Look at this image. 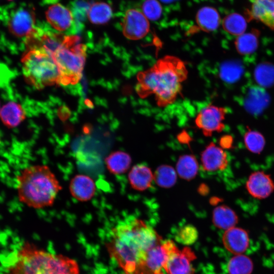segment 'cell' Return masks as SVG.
<instances>
[{"label": "cell", "instance_id": "cell-1", "mask_svg": "<svg viewBox=\"0 0 274 274\" xmlns=\"http://www.w3.org/2000/svg\"><path fill=\"white\" fill-rule=\"evenodd\" d=\"M161 242L160 236L143 221L130 218L112 229L106 247L126 274H139L148 251Z\"/></svg>", "mask_w": 274, "mask_h": 274}, {"label": "cell", "instance_id": "cell-32", "mask_svg": "<svg viewBox=\"0 0 274 274\" xmlns=\"http://www.w3.org/2000/svg\"><path fill=\"white\" fill-rule=\"evenodd\" d=\"M242 72V67L239 63L234 61H229L221 65L220 76L224 81L233 83L240 78Z\"/></svg>", "mask_w": 274, "mask_h": 274}, {"label": "cell", "instance_id": "cell-35", "mask_svg": "<svg viewBox=\"0 0 274 274\" xmlns=\"http://www.w3.org/2000/svg\"><path fill=\"white\" fill-rule=\"evenodd\" d=\"M44 2L47 4L53 5L58 3L59 0H43Z\"/></svg>", "mask_w": 274, "mask_h": 274}, {"label": "cell", "instance_id": "cell-27", "mask_svg": "<svg viewBox=\"0 0 274 274\" xmlns=\"http://www.w3.org/2000/svg\"><path fill=\"white\" fill-rule=\"evenodd\" d=\"M253 267L251 259L244 254L234 255L227 264L229 274H251Z\"/></svg>", "mask_w": 274, "mask_h": 274}, {"label": "cell", "instance_id": "cell-12", "mask_svg": "<svg viewBox=\"0 0 274 274\" xmlns=\"http://www.w3.org/2000/svg\"><path fill=\"white\" fill-rule=\"evenodd\" d=\"M171 242H162L148 251L139 274H163L161 269L166 261Z\"/></svg>", "mask_w": 274, "mask_h": 274}, {"label": "cell", "instance_id": "cell-31", "mask_svg": "<svg viewBox=\"0 0 274 274\" xmlns=\"http://www.w3.org/2000/svg\"><path fill=\"white\" fill-rule=\"evenodd\" d=\"M256 82L264 87H269L274 83V65L270 63L259 64L255 70Z\"/></svg>", "mask_w": 274, "mask_h": 274}, {"label": "cell", "instance_id": "cell-15", "mask_svg": "<svg viewBox=\"0 0 274 274\" xmlns=\"http://www.w3.org/2000/svg\"><path fill=\"white\" fill-rule=\"evenodd\" d=\"M222 242L229 252L237 255L246 252L249 246L250 239L246 230L235 226L225 231Z\"/></svg>", "mask_w": 274, "mask_h": 274}, {"label": "cell", "instance_id": "cell-28", "mask_svg": "<svg viewBox=\"0 0 274 274\" xmlns=\"http://www.w3.org/2000/svg\"><path fill=\"white\" fill-rule=\"evenodd\" d=\"M154 175V180L156 184L164 188H169L176 183L177 173L171 166L164 164L158 166Z\"/></svg>", "mask_w": 274, "mask_h": 274}, {"label": "cell", "instance_id": "cell-34", "mask_svg": "<svg viewBox=\"0 0 274 274\" xmlns=\"http://www.w3.org/2000/svg\"><path fill=\"white\" fill-rule=\"evenodd\" d=\"M197 236V229L193 225H187L179 230L177 239L184 244L190 245L196 241Z\"/></svg>", "mask_w": 274, "mask_h": 274}, {"label": "cell", "instance_id": "cell-13", "mask_svg": "<svg viewBox=\"0 0 274 274\" xmlns=\"http://www.w3.org/2000/svg\"><path fill=\"white\" fill-rule=\"evenodd\" d=\"M246 188L252 197L262 199L273 192L274 182L270 175L258 170L250 174L246 183Z\"/></svg>", "mask_w": 274, "mask_h": 274}, {"label": "cell", "instance_id": "cell-7", "mask_svg": "<svg viewBox=\"0 0 274 274\" xmlns=\"http://www.w3.org/2000/svg\"><path fill=\"white\" fill-rule=\"evenodd\" d=\"M6 25L10 33L17 37H25L36 26L32 10L24 6L7 10Z\"/></svg>", "mask_w": 274, "mask_h": 274}, {"label": "cell", "instance_id": "cell-19", "mask_svg": "<svg viewBox=\"0 0 274 274\" xmlns=\"http://www.w3.org/2000/svg\"><path fill=\"white\" fill-rule=\"evenodd\" d=\"M26 114L22 106L15 102L10 101L0 110V118L8 128H14L25 119Z\"/></svg>", "mask_w": 274, "mask_h": 274}, {"label": "cell", "instance_id": "cell-5", "mask_svg": "<svg viewBox=\"0 0 274 274\" xmlns=\"http://www.w3.org/2000/svg\"><path fill=\"white\" fill-rule=\"evenodd\" d=\"M26 82L38 89L59 84L60 73L52 54L42 48L27 49L21 58Z\"/></svg>", "mask_w": 274, "mask_h": 274}, {"label": "cell", "instance_id": "cell-17", "mask_svg": "<svg viewBox=\"0 0 274 274\" xmlns=\"http://www.w3.org/2000/svg\"><path fill=\"white\" fill-rule=\"evenodd\" d=\"M249 14L250 18L274 30V0H254Z\"/></svg>", "mask_w": 274, "mask_h": 274}, {"label": "cell", "instance_id": "cell-21", "mask_svg": "<svg viewBox=\"0 0 274 274\" xmlns=\"http://www.w3.org/2000/svg\"><path fill=\"white\" fill-rule=\"evenodd\" d=\"M212 221L217 228L226 230L235 226L238 222V216L228 206L220 205L213 210Z\"/></svg>", "mask_w": 274, "mask_h": 274}, {"label": "cell", "instance_id": "cell-9", "mask_svg": "<svg viewBox=\"0 0 274 274\" xmlns=\"http://www.w3.org/2000/svg\"><path fill=\"white\" fill-rule=\"evenodd\" d=\"M226 112V109L223 107L208 105L197 115L195 124L204 135L210 136L213 132H219L224 129L223 121Z\"/></svg>", "mask_w": 274, "mask_h": 274}, {"label": "cell", "instance_id": "cell-14", "mask_svg": "<svg viewBox=\"0 0 274 274\" xmlns=\"http://www.w3.org/2000/svg\"><path fill=\"white\" fill-rule=\"evenodd\" d=\"M203 168L208 172H216L225 169L228 165L227 154L214 143H210L201 154Z\"/></svg>", "mask_w": 274, "mask_h": 274}, {"label": "cell", "instance_id": "cell-24", "mask_svg": "<svg viewBox=\"0 0 274 274\" xmlns=\"http://www.w3.org/2000/svg\"><path fill=\"white\" fill-rule=\"evenodd\" d=\"M198 164L195 157L192 154L181 156L176 164V172L181 178L189 181L197 175Z\"/></svg>", "mask_w": 274, "mask_h": 274}, {"label": "cell", "instance_id": "cell-4", "mask_svg": "<svg viewBox=\"0 0 274 274\" xmlns=\"http://www.w3.org/2000/svg\"><path fill=\"white\" fill-rule=\"evenodd\" d=\"M10 274H79L77 262L25 244L19 251Z\"/></svg>", "mask_w": 274, "mask_h": 274}, {"label": "cell", "instance_id": "cell-3", "mask_svg": "<svg viewBox=\"0 0 274 274\" xmlns=\"http://www.w3.org/2000/svg\"><path fill=\"white\" fill-rule=\"evenodd\" d=\"M17 182L20 201L36 209L52 206L62 189L56 175L46 165L24 168L17 176Z\"/></svg>", "mask_w": 274, "mask_h": 274}, {"label": "cell", "instance_id": "cell-18", "mask_svg": "<svg viewBox=\"0 0 274 274\" xmlns=\"http://www.w3.org/2000/svg\"><path fill=\"white\" fill-rule=\"evenodd\" d=\"M128 180L133 189L142 191L151 186L154 180V175L148 166L143 164H137L130 170Z\"/></svg>", "mask_w": 274, "mask_h": 274}, {"label": "cell", "instance_id": "cell-33", "mask_svg": "<svg viewBox=\"0 0 274 274\" xmlns=\"http://www.w3.org/2000/svg\"><path fill=\"white\" fill-rule=\"evenodd\" d=\"M142 8V12L148 20L155 21L161 16L162 9L158 0H145Z\"/></svg>", "mask_w": 274, "mask_h": 274}, {"label": "cell", "instance_id": "cell-10", "mask_svg": "<svg viewBox=\"0 0 274 274\" xmlns=\"http://www.w3.org/2000/svg\"><path fill=\"white\" fill-rule=\"evenodd\" d=\"M48 22L59 32L73 35L76 32L75 19L72 11L60 3L50 5L46 12Z\"/></svg>", "mask_w": 274, "mask_h": 274}, {"label": "cell", "instance_id": "cell-23", "mask_svg": "<svg viewBox=\"0 0 274 274\" xmlns=\"http://www.w3.org/2000/svg\"><path fill=\"white\" fill-rule=\"evenodd\" d=\"M196 23L199 28L206 32L215 30L220 23V17L218 11L211 7L201 8L196 15Z\"/></svg>", "mask_w": 274, "mask_h": 274}, {"label": "cell", "instance_id": "cell-26", "mask_svg": "<svg viewBox=\"0 0 274 274\" xmlns=\"http://www.w3.org/2000/svg\"><path fill=\"white\" fill-rule=\"evenodd\" d=\"M259 35L257 30H252L238 36L235 41L237 51L241 55L253 53L258 47Z\"/></svg>", "mask_w": 274, "mask_h": 274}, {"label": "cell", "instance_id": "cell-38", "mask_svg": "<svg viewBox=\"0 0 274 274\" xmlns=\"http://www.w3.org/2000/svg\"><path fill=\"white\" fill-rule=\"evenodd\" d=\"M0 110H1V109H0Z\"/></svg>", "mask_w": 274, "mask_h": 274}, {"label": "cell", "instance_id": "cell-20", "mask_svg": "<svg viewBox=\"0 0 274 274\" xmlns=\"http://www.w3.org/2000/svg\"><path fill=\"white\" fill-rule=\"evenodd\" d=\"M269 96L265 91L254 86L248 91L244 101L246 110L253 114L260 113L269 102Z\"/></svg>", "mask_w": 274, "mask_h": 274}, {"label": "cell", "instance_id": "cell-37", "mask_svg": "<svg viewBox=\"0 0 274 274\" xmlns=\"http://www.w3.org/2000/svg\"><path fill=\"white\" fill-rule=\"evenodd\" d=\"M8 1H12V0H8Z\"/></svg>", "mask_w": 274, "mask_h": 274}, {"label": "cell", "instance_id": "cell-2", "mask_svg": "<svg viewBox=\"0 0 274 274\" xmlns=\"http://www.w3.org/2000/svg\"><path fill=\"white\" fill-rule=\"evenodd\" d=\"M188 71L184 62L177 57L166 55L150 68L137 75L136 91L144 98L153 94L160 107L173 104L181 93L182 83Z\"/></svg>", "mask_w": 274, "mask_h": 274}, {"label": "cell", "instance_id": "cell-8", "mask_svg": "<svg viewBox=\"0 0 274 274\" xmlns=\"http://www.w3.org/2000/svg\"><path fill=\"white\" fill-rule=\"evenodd\" d=\"M196 259L189 247L179 249L172 241L164 269L168 274H193L192 261Z\"/></svg>", "mask_w": 274, "mask_h": 274}, {"label": "cell", "instance_id": "cell-6", "mask_svg": "<svg viewBox=\"0 0 274 274\" xmlns=\"http://www.w3.org/2000/svg\"><path fill=\"white\" fill-rule=\"evenodd\" d=\"M80 38L66 35L63 43L53 53L60 73L59 83L74 85L82 77L86 56V47Z\"/></svg>", "mask_w": 274, "mask_h": 274}, {"label": "cell", "instance_id": "cell-22", "mask_svg": "<svg viewBox=\"0 0 274 274\" xmlns=\"http://www.w3.org/2000/svg\"><path fill=\"white\" fill-rule=\"evenodd\" d=\"M108 170L114 175L126 173L131 163L130 156L126 152L117 151L110 153L105 159Z\"/></svg>", "mask_w": 274, "mask_h": 274}, {"label": "cell", "instance_id": "cell-16", "mask_svg": "<svg viewBox=\"0 0 274 274\" xmlns=\"http://www.w3.org/2000/svg\"><path fill=\"white\" fill-rule=\"evenodd\" d=\"M96 190L94 180L90 177L83 174L75 176L69 184V190L72 196L82 202L88 201L92 199Z\"/></svg>", "mask_w": 274, "mask_h": 274}, {"label": "cell", "instance_id": "cell-36", "mask_svg": "<svg viewBox=\"0 0 274 274\" xmlns=\"http://www.w3.org/2000/svg\"><path fill=\"white\" fill-rule=\"evenodd\" d=\"M159 1H161L162 3H166V4H168V3L174 2H175V1H176L177 0H159Z\"/></svg>", "mask_w": 274, "mask_h": 274}, {"label": "cell", "instance_id": "cell-25", "mask_svg": "<svg viewBox=\"0 0 274 274\" xmlns=\"http://www.w3.org/2000/svg\"><path fill=\"white\" fill-rule=\"evenodd\" d=\"M113 15L109 5L105 2H96L92 4L87 11V17L94 24H101L108 22Z\"/></svg>", "mask_w": 274, "mask_h": 274}, {"label": "cell", "instance_id": "cell-29", "mask_svg": "<svg viewBox=\"0 0 274 274\" xmlns=\"http://www.w3.org/2000/svg\"><path fill=\"white\" fill-rule=\"evenodd\" d=\"M222 26L228 33L238 37L245 33L247 24L242 15L238 13H231L224 18Z\"/></svg>", "mask_w": 274, "mask_h": 274}, {"label": "cell", "instance_id": "cell-11", "mask_svg": "<svg viewBox=\"0 0 274 274\" xmlns=\"http://www.w3.org/2000/svg\"><path fill=\"white\" fill-rule=\"evenodd\" d=\"M122 27L124 36L132 40L145 37L150 30L149 20L142 11L137 9L127 10L123 17Z\"/></svg>", "mask_w": 274, "mask_h": 274}, {"label": "cell", "instance_id": "cell-30", "mask_svg": "<svg viewBox=\"0 0 274 274\" xmlns=\"http://www.w3.org/2000/svg\"><path fill=\"white\" fill-rule=\"evenodd\" d=\"M244 141L246 148L255 154L260 153L265 146V139L259 132L249 129L245 133Z\"/></svg>", "mask_w": 274, "mask_h": 274}]
</instances>
